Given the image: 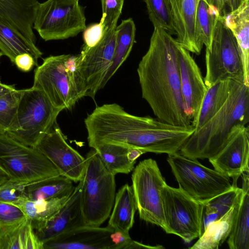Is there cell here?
Here are the masks:
<instances>
[{"label": "cell", "mask_w": 249, "mask_h": 249, "mask_svg": "<svg viewBox=\"0 0 249 249\" xmlns=\"http://www.w3.org/2000/svg\"><path fill=\"white\" fill-rule=\"evenodd\" d=\"M249 121V85L238 82L222 107L194 130L179 152L192 159H209L226 144L233 128Z\"/></svg>", "instance_id": "cell-3"}, {"label": "cell", "mask_w": 249, "mask_h": 249, "mask_svg": "<svg viewBox=\"0 0 249 249\" xmlns=\"http://www.w3.org/2000/svg\"><path fill=\"white\" fill-rule=\"evenodd\" d=\"M35 147L49 159L60 175L76 183L82 179L86 159L67 143L57 122Z\"/></svg>", "instance_id": "cell-14"}, {"label": "cell", "mask_w": 249, "mask_h": 249, "mask_svg": "<svg viewBox=\"0 0 249 249\" xmlns=\"http://www.w3.org/2000/svg\"><path fill=\"white\" fill-rule=\"evenodd\" d=\"M145 152L139 149L131 148H128L127 153V158L130 161H136V160Z\"/></svg>", "instance_id": "cell-43"}, {"label": "cell", "mask_w": 249, "mask_h": 249, "mask_svg": "<svg viewBox=\"0 0 249 249\" xmlns=\"http://www.w3.org/2000/svg\"><path fill=\"white\" fill-rule=\"evenodd\" d=\"M61 111L40 90L34 87L22 89L16 116L6 133L35 147L56 122Z\"/></svg>", "instance_id": "cell-5"}, {"label": "cell", "mask_w": 249, "mask_h": 249, "mask_svg": "<svg viewBox=\"0 0 249 249\" xmlns=\"http://www.w3.org/2000/svg\"><path fill=\"white\" fill-rule=\"evenodd\" d=\"M238 82L231 79L219 80L207 88L194 125L195 130L202 127L222 107Z\"/></svg>", "instance_id": "cell-25"}, {"label": "cell", "mask_w": 249, "mask_h": 249, "mask_svg": "<svg viewBox=\"0 0 249 249\" xmlns=\"http://www.w3.org/2000/svg\"><path fill=\"white\" fill-rule=\"evenodd\" d=\"M81 180V207L85 224L100 226L109 216L116 196L115 176L105 166L96 151L88 152Z\"/></svg>", "instance_id": "cell-4"}, {"label": "cell", "mask_w": 249, "mask_h": 249, "mask_svg": "<svg viewBox=\"0 0 249 249\" xmlns=\"http://www.w3.org/2000/svg\"><path fill=\"white\" fill-rule=\"evenodd\" d=\"M22 89L0 97V133H6L16 116Z\"/></svg>", "instance_id": "cell-35"}, {"label": "cell", "mask_w": 249, "mask_h": 249, "mask_svg": "<svg viewBox=\"0 0 249 249\" xmlns=\"http://www.w3.org/2000/svg\"><path fill=\"white\" fill-rule=\"evenodd\" d=\"M14 63L19 70L23 72L30 71L35 66H37L38 64L34 57L27 53L17 55Z\"/></svg>", "instance_id": "cell-41"}, {"label": "cell", "mask_w": 249, "mask_h": 249, "mask_svg": "<svg viewBox=\"0 0 249 249\" xmlns=\"http://www.w3.org/2000/svg\"><path fill=\"white\" fill-rule=\"evenodd\" d=\"M220 16L218 10L205 0H198L196 28L206 49L211 51L215 26Z\"/></svg>", "instance_id": "cell-33"}, {"label": "cell", "mask_w": 249, "mask_h": 249, "mask_svg": "<svg viewBox=\"0 0 249 249\" xmlns=\"http://www.w3.org/2000/svg\"><path fill=\"white\" fill-rule=\"evenodd\" d=\"M124 0H101L102 15L101 22L104 31L114 29L122 13Z\"/></svg>", "instance_id": "cell-36"}, {"label": "cell", "mask_w": 249, "mask_h": 249, "mask_svg": "<svg viewBox=\"0 0 249 249\" xmlns=\"http://www.w3.org/2000/svg\"><path fill=\"white\" fill-rule=\"evenodd\" d=\"M213 5L223 16L237 9L244 0H205Z\"/></svg>", "instance_id": "cell-40"}, {"label": "cell", "mask_w": 249, "mask_h": 249, "mask_svg": "<svg viewBox=\"0 0 249 249\" xmlns=\"http://www.w3.org/2000/svg\"><path fill=\"white\" fill-rule=\"evenodd\" d=\"M177 36L186 41L196 37V13L198 0H170Z\"/></svg>", "instance_id": "cell-29"}, {"label": "cell", "mask_w": 249, "mask_h": 249, "mask_svg": "<svg viewBox=\"0 0 249 249\" xmlns=\"http://www.w3.org/2000/svg\"><path fill=\"white\" fill-rule=\"evenodd\" d=\"M67 54L51 55L35 70L33 87L42 91L56 108L71 110L80 99L67 64Z\"/></svg>", "instance_id": "cell-11"}, {"label": "cell", "mask_w": 249, "mask_h": 249, "mask_svg": "<svg viewBox=\"0 0 249 249\" xmlns=\"http://www.w3.org/2000/svg\"><path fill=\"white\" fill-rule=\"evenodd\" d=\"M83 32L84 44L82 49H88L96 45L102 39L105 34L101 22L89 25Z\"/></svg>", "instance_id": "cell-39"}, {"label": "cell", "mask_w": 249, "mask_h": 249, "mask_svg": "<svg viewBox=\"0 0 249 249\" xmlns=\"http://www.w3.org/2000/svg\"><path fill=\"white\" fill-rule=\"evenodd\" d=\"M115 46V29L105 31L102 39L94 46L81 49L78 54L77 74L86 96L94 100L111 65Z\"/></svg>", "instance_id": "cell-13"}, {"label": "cell", "mask_w": 249, "mask_h": 249, "mask_svg": "<svg viewBox=\"0 0 249 249\" xmlns=\"http://www.w3.org/2000/svg\"><path fill=\"white\" fill-rule=\"evenodd\" d=\"M76 0H47L40 3L33 28L45 41L76 36L86 28L83 8Z\"/></svg>", "instance_id": "cell-9"}, {"label": "cell", "mask_w": 249, "mask_h": 249, "mask_svg": "<svg viewBox=\"0 0 249 249\" xmlns=\"http://www.w3.org/2000/svg\"><path fill=\"white\" fill-rule=\"evenodd\" d=\"M179 43L163 29L154 28L137 73L142 97L156 118L175 126L192 127L182 98L178 57Z\"/></svg>", "instance_id": "cell-2"}, {"label": "cell", "mask_w": 249, "mask_h": 249, "mask_svg": "<svg viewBox=\"0 0 249 249\" xmlns=\"http://www.w3.org/2000/svg\"><path fill=\"white\" fill-rule=\"evenodd\" d=\"M0 170L10 180L26 184L60 175L54 165L36 148L1 133Z\"/></svg>", "instance_id": "cell-7"}, {"label": "cell", "mask_w": 249, "mask_h": 249, "mask_svg": "<svg viewBox=\"0 0 249 249\" xmlns=\"http://www.w3.org/2000/svg\"><path fill=\"white\" fill-rule=\"evenodd\" d=\"M136 27L132 18L122 20L115 28L113 58L101 86L103 89L129 56L135 42Z\"/></svg>", "instance_id": "cell-28"}, {"label": "cell", "mask_w": 249, "mask_h": 249, "mask_svg": "<svg viewBox=\"0 0 249 249\" xmlns=\"http://www.w3.org/2000/svg\"><path fill=\"white\" fill-rule=\"evenodd\" d=\"M114 230L84 224L43 243V249H117L111 241Z\"/></svg>", "instance_id": "cell-17"}, {"label": "cell", "mask_w": 249, "mask_h": 249, "mask_svg": "<svg viewBox=\"0 0 249 249\" xmlns=\"http://www.w3.org/2000/svg\"><path fill=\"white\" fill-rule=\"evenodd\" d=\"M90 147L113 144L145 153L178 152L194 131L193 127L175 126L149 116L127 112L116 103L97 106L84 120Z\"/></svg>", "instance_id": "cell-1"}, {"label": "cell", "mask_w": 249, "mask_h": 249, "mask_svg": "<svg viewBox=\"0 0 249 249\" xmlns=\"http://www.w3.org/2000/svg\"><path fill=\"white\" fill-rule=\"evenodd\" d=\"M168 156L167 161L179 188L198 202L205 203L233 186L230 178L204 166L197 159L179 151Z\"/></svg>", "instance_id": "cell-6"}, {"label": "cell", "mask_w": 249, "mask_h": 249, "mask_svg": "<svg viewBox=\"0 0 249 249\" xmlns=\"http://www.w3.org/2000/svg\"><path fill=\"white\" fill-rule=\"evenodd\" d=\"M39 3L37 0H0V19L36 44L33 26Z\"/></svg>", "instance_id": "cell-19"}, {"label": "cell", "mask_w": 249, "mask_h": 249, "mask_svg": "<svg viewBox=\"0 0 249 249\" xmlns=\"http://www.w3.org/2000/svg\"><path fill=\"white\" fill-rule=\"evenodd\" d=\"M0 249H43L30 219L0 226Z\"/></svg>", "instance_id": "cell-21"}, {"label": "cell", "mask_w": 249, "mask_h": 249, "mask_svg": "<svg viewBox=\"0 0 249 249\" xmlns=\"http://www.w3.org/2000/svg\"><path fill=\"white\" fill-rule=\"evenodd\" d=\"M81 180L58 212L42 227L34 230L42 244L63 232L85 224L81 207Z\"/></svg>", "instance_id": "cell-18"}, {"label": "cell", "mask_w": 249, "mask_h": 249, "mask_svg": "<svg viewBox=\"0 0 249 249\" xmlns=\"http://www.w3.org/2000/svg\"><path fill=\"white\" fill-rule=\"evenodd\" d=\"M3 55V54L1 52V51H0V57Z\"/></svg>", "instance_id": "cell-46"}, {"label": "cell", "mask_w": 249, "mask_h": 249, "mask_svg": "<svg viewBox=\"0 0 249 249\" xmlns=\"http://www.w3.org/2000/svg\"><path fill=\"white\" fill-rule=\"evenodd\" d=\"M74 188L72 180L59 175L25 184V192L30 200H49L69 196Z\"/></svg>", "instance_id": "cell-24"}, {"label": "cell", "mask_w": 249, "mask_h": 249, "mask_svg": "<svg viewBox=\"0 0 249 249\" xmlns=\"http://www.w3.org/2000/svg\"><path fill=\"white\" fill-rule=\"evenodd\" d=\"M111 241L115 245L117 249H127L132 240L129 232L120 230H114L110 234Z\"/></svg>", "instance_id": "cell-42"}, {"label": "cell", "mask_w": 249, "mask_h": 249, "mask_svg": "<svg viewBox=\"0 0 249 249\" xmlns=\"http://www.w3.org/2000/svg\"><path fill=\"white\" fill-rule=\"evenodd\" d=\"M242 194L227 243L230 249H249V172H244Z\"/></svg>", "instance_id": "cell-22"}, {"label": "cell", "mask_w": 249, "mask_h": 249, "mask_svg": "<svg viewBox=\"0 0 249 249\" xmlns=\"http://www.w3.org/2000/svg\"><path fill=\"white\" fill-rule=\"evenodd\" d=\"M149 18L154 28H160L170 35H176V25L170 0H143Z\"/></svg>", "instance_id": "cell-34"}, {"label": "cell", "mask_w": 249, "mask_h": 249, "mask_svg": "<svg viewBox=\"0 0 249 249\" xmlns=\"http://www.w3.org/2000/svg\"><path fill=\"white\" fill-rule=\"evenodd\" d=\"M0 51L13 63L16 57L21 53L30 54L37 63L43 54L36 44L1 19H0Z\"/></svg>", "instance_id": "cell-27"}, {"label": "cell", "mask_w": 249, "mask_h": 249, "mask_svg": "<svg viewBox=\"0 0 249 249\" xmlns=\"http://www.w3.org/2000/svg\"><path fill=\"white\" fill-rule=\"evenodd\" d=\"M94 149L106 168L114 175L118 173L128 174L134 169L136 161H130L127 158L128 148L104 144Z\"/></svg>", "instance_id": "cell-32"}, {"label": "cell", "mask_w": 249, "mask_h": 249, "mask_svg": "<svg viewBox=\"0 0 249 249\" xmlns=\"http://www.w3.org/2000/svg\"><path fill=\"white\" fill-rule=\"evenodd\" d=\"M25 184L9 179L0 186V201L15 205L26 199Z\"/></svg>", "instance_id": "cell-37"}, {"label": "cell", "mask_w": 249, "mask_h": 249, "mask_svg": "<svg viewBox=\"0 0 249 249\" xmlns=\"http://www.w3.org/2000/svg\"><path fill=\"white\" fill-rule=\"evenodd\" d=\"M26 217L17 206L0 201V226L11 224Z\"/></svg>", "instance_id": "cell-38"}, {"label": "cell", "mask_w": 249, "mask_h": 249, "mask_svg": "<svg viewBox=\"0 0 249 249\" xmlns=\"http://www.w3.org/2000/svg\"><path fill=\"white\" fill-rule=\"evenodd\" d=\"M223 17L237 41L244 68V82L249 85V3L244 0L235 10Z\"/></svg>", "instance_id": "cell-20"}, {"label": "cell", "mask_w": 249, "mask_h": 249, "mask_svg": "<svg viewBox=\"0 0 249 249\" xmlns=\"http://www.w3.org/2000/svg\"><path fill=\"white\" fill-rule=\"evenodd\" d=\"M15 85H7L2 83L0 80V97L16 90Z\"/></svg>", "instance_id": "cell-44"}, {"label": "cell", "mask_w": 249, "mask_h": 249, "mask_svg": "<svg viewBox=\"0 0 249 249\" xmlns=\"http://www.w3.org/2000/svg\"><path fill=\"white\" fill-rule=\"evenodd\" d=\"M131 179L140 218L168 233L162 196L166 183L156 161L151 158L141 161L133 169Z\"/></svg>", "instance_id": "cell-8"}, {"label": "cell", "mask_w": 249, "mask_h": 249, "mask_svg": "<svg viewBox=\"0 0 249 249\" xmlns=\"http://www.w3.org/2000/svg\"><path fill=\"white\" fill-rule=\"evenodd\" d=\"M9 179L8 177L0 170V186L7 182Z\"/></svg>", "instance_id": "cell-45"}, {"label": "cell", "mask_w": 249, "mask_h": 249, "mask_svg": "<svg viewBox=\"0 0 249 249\" xmlns=\"http://www.w3.org/2000/svg\"><path fill=\"white\" fill-rule=\"evenodd\" d=\"M164 214L168 234L180 237L185 243L201 234L203 204L180 188L164 185L162 192Z\"/></svg>", "instance_id": "cell-12"}, {"label": "cell", "mask_w": 249, "mask_h": 249, "mask_svg": "<svg viewBox=\"0 0 249 249\" xmlns=\"http://www.w3.org/2000/svg\"><path fill=\"white\" fill-rule=\"evenodd\" d=\"M241 193L242 189L233 185L231 189L203 204L200 236L209 224L220 218L233 206Z\"/></svg>", "instance_id": "cell-31"}, {"label": "cell", "mask_w": 249, "mask_h": 249, "mask_svg": "<svg viewBox=\"0 0 249 249\" xmlns=\"http://www.w3.org/2000/svg\"><path fill=\"white\" fill-rule=\"evenodd\" d=\"M70 196L49 200H33L26 198L18 201L15 205L22 210L36 230L42 227L56 214Z\"/></svg>", "instance_id": "cell-30"}, {"label": "cell", "mask_w": 249, "mask_h": 249, "mask_svg": "<svg viewBox=\"0 0 249 249\" xmlns=\"http://www.w3.org/2000/svg\"><path fill=\"white\" fill-rule=\"evenodd\" d=\"M137 210L132 186L123 185L116 194L107 226L114 230L129 232L134 223Z\"/></svg>", "instance_id": "cell-23"}, {"label": "cell", "mask_w": 249, "mask_h": 249, "mask_svg": "<svg viewBox=\"0 0 249 249\" xmlns=\"http://www.w3.org/2000/svg\"><path fill=\"white\" fill-rule=\"evenodd\" d=\"M77 0V1H79V0Z\"/></svg>", "instance_id": "cell-47"}, {"label": "cell", "mask_w": 249, "mask_h": 249, "mask_svg": "<svg viewBox=\"0 0 249 249\" xmlns=\"http://www.w3.org/2000/svg\"><path fill=\"white\" fill-rule=\"evenodd\" d=\"M205 63L204 81L207 88L227 79L244 82L243 64L239 47L223 16L219 17L216 23L211 51L206 49Z\"/></svg>", "instance_id": "cell-10"}, {"label": "cell", "mask_w": 249, "mask_h": 249, "mask_svg": "<svg viewBox=\"0 0 249 249\" xmlns=\"http://www.w3.org/2000/svg\"><path fill=\"white\" fill-rule=\"evenodd\" d=\"M241 196L225 215L208 225L198 240L189 249H217L219 248L228 239L231 233L239 207Z\"/></svg>", "instance_id": "cell-26"}, {"label": "cell", "mask_w": 249, "mask_h": 249, "mask_svg": "<svg viewBox=\"0 0 249 249\" xmlns=\"http://www.w3.org/2000/svg\"><path fill=\"white\" fill-rule=\"evenodd\" d=\"M249 127L239 124L233 128L223 148L209 160L214 170L232 178V184L237 185L242 174L249 172Z\"/></svg>", "instance_id": "cell-15"}, {"label": "cell", "mask_w": 249, "mask_h": 249, "mask_svg": "<svg viewBox=\"0 0 249 249\" xmlns=\"http://www.w3.org/2000/svg\"><path fill=\"white\" fill-rule=\"evenodd\" d=\"M178 57L181 94L194 127L207 88L200 70L190 52L179 44Z\"/></svg>", "instance_id": "cell-16"}]
</instances>
